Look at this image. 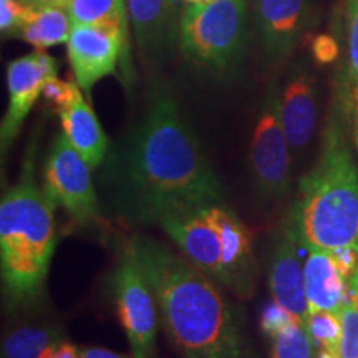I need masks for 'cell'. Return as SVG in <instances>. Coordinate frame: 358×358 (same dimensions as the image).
Instances as JSON below:
<instances>
[{"label": "cell", "instance_id": "obj_1", "mask_svg": "<svg viewBox=\"0 0 358 358\" xmlns=\"http://www.w3.org/2000/svg\"><path fill=\"white\" fill-rule=\"evenodd\" d=\"M105 178L116 208L136 222L158 224L224 199L221 181L166 90L151 93L145 118L108 159Z\"/></svg>", "mask_w": 358, "mask_h": 358}, {"label": "cell", "instance_id": "obj_2", "mask_svg": "<svg viewBox=\"0 0 358 358\" xmlns=\"http://www.w3.org/2000/svg\"><path fill=\"white\" fill-rule=\"evenodd\" d=\"M158 303L163 329L182 353L252 358L236 313L208 274L151 237L129 241Z\"/></svg>", "mask_w": 358, "mask_h": 358}, {"label": "cell", "instance_id": "obj_3", "mask_svg": "<svg viewBox=\"0 0 358 358\" xmlns=\"http://www.w3.org/2000/svg\"><path fill=\"white\" fill-rule=\"evenodd\" d=\"M290 221L306 245L358 250V171L342 118L327 128L320 158L299 185Z\"/></svg>", "mask_w": 358, "mask_h": 358}, {"label": "cell", "instance_id": "obj_4", "mask_svg": "<svg viewBox=\"0 0 358 358\" xmlns=\"http://www.w3.org/2000/svg\"><path fill=\"white\" fill-rule=\"evenodd\" d=\"M55 203L40 189L30 163L0 203V267L8 295L34 299L43 287L57 245Z\"/></svg>", "mask_w": 358, "mask_h": 358}, {"label": "cell", "instance_id": "obj_5", "mask_svg": "<svg viewBox=\"0 0 358 358\" xmlns=\"http://www.w3.org/2000/svg\"><path fill=\"white\" fill-rule=\"evenodd\" d=\"M248 43V0L185 6L179 47L192 64L226 73L243 60Z\"/></svg>", "mask_w": 358, "mask_h": 358}, {"label": "cell", "instance_id": "obj_6", "mask_svg": "<svg viewBox=\"0 0 358 358\" xmlns=\"http://www.w3.org/2000/svg\"><path fill=\"white\" fill-rule=\"evenodd\" d=\"M111 292L131 353L136 358H151L158 330V303L131 243L127 244L111 275Z\"/></svg>", "mask_w": 358, "mask_h": 358}, {"label": "cell", "instance_id": "obj_7", "mask_svg": "<svg viewBox=\"0 0 358 358\" xmlns=\"http://www.w3.org/2000/svg\"><path fill=\"white\" fill-rule=\"evenodd\" d=\"M250 168L264 194L280 198L290 182V145L282 123L280 92L271 82L250 140Z\"/></svg>", "mask_w": 358, "mask_h": 358}, {"label": "cell", "instance_id": "obj_8", "mask_svg": "<svg viewBox=\"0 0 358 358\" xmlns=\"http://www.w3.org/2000/svg\"><path fill=\"white\" fill-rule=\"evenodd\" d=\"M45 192L60 204L75 221L88 224L98 219V198L92 181V168L60 133L48 151L43 166Z\"/></svg>", "mask_w": 358, "mask_h": 358}, {"label": "cell", "instance_id": "obj_9", "mask_svg": "<svg viewBox=\"0 0 358 358\" xmlns=\"http://www.w3.org/2000/svg\"><path fill=\"white\" fill-rule=\"evenodd\" d=\"M158 226L196 267L229 289L222 244L206 214V206L168 214L161 219Z\"/></svg>", "mask_w": 358, "mask_h": 358}, {"label": "cell", "instance_id": "obj_10", "mask_svg": "<svg viewBox=\"0 0 358 358\" xmlns=\"http://www.w3.org/2000/svg\"><path fill=\"white\" fill-rule=\"evenodd\" d=\"M127 29L75 25L66 40L69 60L78 87L90 92L98 80L108 77L122 55Z\"/></svg>", "mask_w": 358, "mask_h": 358}, {"label": "cell", "instance_id": "obj_11", "mask_svg": "<svg viewBox=\"0 0 358 358\" xmlns=\"http://www.w3.org/2000/svg\"><path fill=\"white\" fill-rule=\"evenodd\" d=\"M50 77H57V62L43 50L10 62L7 69L8 111L3 116L0 128L2 151H6L15 140L25 116L29 115L38 95H42L43 83Z\"/></svg>", "mask_w": 358, "mask_h": 358}, {"label": "cell", "instance_id": "obj_12", "mask_svg": "<svg viewBox=\"0 0 358 358\" xmlns=\"http://www.w3.org/2000/svg\"><path fill=\"white\" fill-rule=\"evenodd\" d=\"M313 0H256V27L272 60L287 57L308 29Z\"/></svg>", "mask_w": 358, "mask_h": 358}, {"label": "cell", "instance_id": "obj_13", "mask_svg": "<svg viewBox=\"0 0 358 358\" xmlns=\"http://www.w3.org/2000/svg\"><path fill=\"white\" fill-rule=\"evenodd\" d=\"M299 236L292 221L285 224L277 241L268 268V287L272 299L289 310L301 324H306L310 308L306 294V277L299 256Z\"/></svg>", "mask_w": 358, "mask_h": 358}, {"label": "cell", "instance_id": "obj_14", "mask_svg": "<svg viewBox=\"0 0 358 358\" xmlns=\"http://www.w3.org/2000/svg\"><path fill=\"white\" fill-rule=\"evenodd\" d=\"M206 214L221 239L229 289L243 297H249L254 287L252 237L249 229L222 204L206 206Z\"/></svg>", "mask_w": 358, "mask_h": 358}, {"label": "cell", "instance_id": "obj_15", "mask_svg": "<svg viewBox=\"0 0 358 358\" xmlns=\"http://www.w3.org/2000/svg\"><path fill=\"white\" fill-rule=\"evenodd\" d=\"M282 123L292 150H302L312 140L317 124L315 80L306 65L290 66L280 95Z\"/></svg>", "mask_w": 358, "mask_h": 358}, {"label": "cell", "instance_id": "obj_16", "mask_svg": "<svg viewBox=\"0 0 358 358\" xmlns=\"http://www.w3.org/2000/svg\"><path fill=\"white\" fill-rule=\"evenodd\" d=\"M181 0H127L134 38L148 53L169 52L179 42Z\"/></svg>", "mask_w": 358, "mask_h": 358}, {"label": "cell", "instance_id": "obj_17", "mask_svg": "<svg viewBox=\"0 0 358 358\" xmlns=\"http://www.w3.org/2000/svg\"><path fill=\"white\" fill-rule=\"evenodd\" d=\"M308 248V257L303 266L306 294L310 310H329L340 313L347 295L348 279L340 271L330 250Z\"/></svg>", "mask_w": 358, "mask_h": 358}, {"label": "cell", "instance_id": "obj_18", "mask_svg": "<svg viewBox=\"0 0 358 358\" xmlns=\"http://www.w3.org/2000/svg\"><path fill=\"white\" fill-rule=\"evenodd\" d=\"M60 120L65 136L88 166L92 169L100 166L108 153V138L82 93L78 92L70 105L60 111Z\"/></svg>", "mask_w": 358, "mask_h": 358}, {"label": "cell", "instance_id": "obj_19", "mask_svg": "<svg viewBox=\"0 0 358 358\" xmlns=\"http://www.w3.org/2000/svg\"><path fill=\"white\" fill-rule=\"evenodd\" d=\"M71 22L65 7L35 8L20 37L38 50L66 43L71 32Z\"/></svg>", "mask_w": 358, "mask_h": 358}, {"label": "cell", "instance_id": "obj_20", "mask_svg": "<svg viewBox=\"0 0 358 358\" xmlns=\"http://www.w3.org/2000/svg\"><path fill=\"white\" fill-rule=\"evenodd\" d=\"M66 13L75 25L127 29L128 12L124 0H69Z\"/></svg>", "mask_w": 358, "mask_h": 358}, {"label": "cell", "instance_id": "obj_21", "mask_svg": "<svg viewBox=\"0 0 358 358\" xmlns=\"http://www.w3.org/2000/svg\"><path fill=\"white\" fill-rule=\"evenodd\" d=\"M65 335L57 327H20L3 342V358H42Z\"/></svg>", "mask_w": 358, "mask_h": 358}, {"label": "cell", "instance_id": "obj_22", "mask_svg": "<svg viewBox=\"0 0 358 358\" xmlns=\"http://www.w3.org/2000/svg\"><path fill=\"white\" fill-rule=\"evenodd\" d=\"M340 320H342V340H340L338 358H358V267L348 279Z\"/></svg>", "mask_w": 358, "mask_h": 358}, {"label": "cell", "instance_id": "obj_23", "mask_svg": "<svg viewBox=\"0 0 358 358\" xmlns=\"http://www.w3.org/2000/svg\"><path fill=\"white\" fill-rule=\"evenodd\" d=\"M306 329L320 352H330L338 357L342 340V320L340 313L329 310H310L306 320Z\"/></svg>", "mask_w": 358, "mask_h": 358}, {"label": "cell", "instance_id": "obj_24", "mask_svg": "<svg viewBox=\"0 0 358 358\" xmlns=\"http://www.w3.org/2000/svg\"><path fill=\"white\" fill-rule=\"evenodd\" d=\"M315 348L306 325L292 322L272 338L271 358H313Z\"/></svg>", "mask_w": 358, "mask_h": 358}, {"label": "cell", "instance_id": "obj_25", "mask_svg": "<svg viewBox=\"0 0 358 358\" xmlns=\"http://www.w3.org/2000/svg\"><path fill=\"white\" fill-rule=\"evenodd\" d=\"M35 8L19 0H0V30L3 37L20 35Z\"/></svg>", "mask_w": 358, "mask_h": 358}, {"label": "cell", "instance_id": "obj_26", "mask_svg": "<svg viewBox=\"0 0 358 358\" xmlns=\"http://www.w3.org/2000/svg\"><path fill=\"white\" fill-rule=\"evenodd\" d=\"M78 92H80L78 83L62 82V80H58L57 77L48 78L47 82L43 83V88H42L43 98L50 103L52 106H55L58 113L70 105V101L73 100Z\"/></svg>", "mask_w": 358, "mask_h": 358}, {"label": "cell", "instance_id": "obj_27", "mask_svg": "<svg viewBox=\"0 0 358 358\" xmlns=\"http://www.w3.org/2000/svg\"><path fill=\"white\" fill-rule=\"evenodd\" d=\"M292 322H299L289 310L280 307L275 301L267 303L261 313V329L267 337L274 338L277 334H280L285 327L292 324Z\"/></svg>", "mask_w": 358, "mask_h": 358}, {"label": "cell", "instance_id": "obj_28", "mask_svg": "<svg viewBox=\"0 0 358 358\" xmlns=\"http://www.w3.org/2000/svg\"><path fill=\"white\" fill-rule=\"evenodd\" d=\"M348 27V57H350L352 77L355 80L358 98V0H347Z\"/></svg>", "mask_w": 358, "mask_h": 358}, {"label": "cell", "instance_id": "obj_29", "mask_svg": "<svg viewBox=\"0 0 358 358\" xmlns=\"http://www.w3.org/2000/svg\"><path fill=\"white\" fill-rule=\"evenodd\" d=\"M312 55L317 60V64L329 65L334 64L338 57V43L332 35L320 34L313 38L312 42Z\"/></svg>", "mask_w": 358, "mask_h": 358}, {"label": "cell", "instance_id": "obj_30", "mask_svg": "<svg viewBox=\"0 0 358 358\" xmlns=\"http://www.w3.org/2000/svg\"><path fill=\"white\" fill-rule=\"evenodd\" d=\"M42 358H80V347L64 338L48 348Z\"/></svg>", "mask_w": 358, "mask_h": 358}, {"label": "cell", "instance_id": "obj_31", "mask_svg": "<svg viewBox=\"0 0 358 358\" xmlns=\"http://www.w3.org/2000/svg\"><path fill=\"white\" fill-rule=\"evenodd\" d=\"M80 358H136L133 353L123 355V353H116L106 348L98 347H80Z\"/></svg>", "mask_w": 358, "mask_h": 358}, {"label": "cell", "instance_id": "obj_32", "mask_svg": "<svg viewBox=\"0 0 358 358\" xmlns=\"http://www.w3.org/2000/svg\"><path fill=\"white\" fill-rule=\"evenodd\" d=\"M22 3L34 8H43V7H66L69 0H22Z\"/></svg>", "mask_w": 358, "mask_h": 358}, {"label": "cell", "instance_id": "obj_33", "mask_svg": "<svg viewBox=\"0 0 358 358\" xmlns=\"http://www.w3.org/2000/svg\"><path fill=\"white\" fill-rule=\"evenodd\" d=\"M214 2V0H181L185 6H208V3Z\"/></svg>", "mask_w": 358, "mask_h": 358}, {"label": "cell", "instance_id": "obj_34", "mask_svg": "<svg viewBox=\"0 0 358 358\" xmlns=\"http://www.w3.org/2000/svg\"><path fill=\"white\" fill-rule=\"evenodd\" d=\"M317 358H338V357L335 355V353H330V352H320Z\"/></svg>", "mask_w": 358, "mask_h": 358}, {"label": "cell", "instance_id": "obj_35", "mask_svg": "<svg viewBox=\"0 0 358 358\" xmlns=\"http://www.w3.org/2000/svg\"><path fill=\"white\" fill-rule=\"evenodd\" d=\"M355 141L358 148V106H357V123H355Z\"/></svg>", "mask_w": 358, "mask_h": 358}, {"label": "cell", "instance_id": "obj_36", "mask_svg": "<svg viewBox=\"0 0 358 358\" xmlns=\"http://www.w3.org/2000/svg\"><path fill=\"white\" fill-rule=\"evenodd\" d=\"M182 358H198V357H194V355H187V353H182Z\"/></svg>", "mask_w": 358, "mask_h": 358}, {"label": "cell", "instance_id": "obj_37", "mask_svg": "<svg viewBox=\"0 0 358 358\" xmlns=\"http://www.w3.org/2000/svg\"><path fill=\"white\" fill-rule=\"evenodd\" d=\"M19 2H22V0H19Z\"/></svg>", "mask_w": 358, "mask_h": 358}]
</instances>
